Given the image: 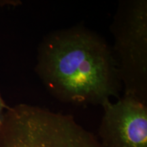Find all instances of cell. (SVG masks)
Masks as SVG:
<instances>
[{"label":"cell","mask_w":147,"mask_h":147,"mask_svg":"<svg viewBox=\"0 0 147 147\" xmlns=\"http://www.w3.org/2000/svg\"><path fill=\"white\" fill-rule=\"evenodd\" d=\"M36 71L51 94L76 105H101L123 89L111 47L82 27L56 31L38 49Z\"/></svg>","instance_id":"obj_1"},{"label":"cell","mask_w":147,"mask_h":147,"mask_svg":"<svg viewBox=\"0 0 147 147\" xmlns=\"http://www.w3.org/2000/svg\"><path fill=\"white\" fill-rule=\"evenodd\" d=\"M104 108L99 134L104 147H147V105L123 95Z\"/></svg>","instance_id":"obj_4"},{"label":"cell","mask_w":147,"mask_h":147,"mask_svg":"<svg viewBox=\"0 0 147 147\" xmlns=\"http://www.w3.org/2000/svg\"><path fill=\"white\" fill-rule=\"evenodd\" d=\"M0 147H104L73 117L19 104L5 111Z\"/></svg>","instance_id":"obj_2"},{"label":"cell","mask_w":147,"mask_h":147,"mask_svg":"<svg viewBox=\"0 0 147 147\" xmlns=\"http://www.w3.org/2000/svg\"><path fill=\"white\" fill-rule=\"evenodd\" d=\"M5 110H0V128L3 123V118H4V114Z\"/></svg>","instance_id":"obj_6"},{"label":"cell","mask_w":147,"mask_h":147,"mask_svg":"<svg viewBox=\"0 0 147 147\" xmlns=\"http://www.w3.org/2000/svg\"><path fill=\"white\" fill-rule=\"evenodd\" d=\"M10 108L8 105H6L4 100H3L2 97H1V93H0V110H6Z\"/></svg>","instance_id":"obj_5"},{"label":"cell","mask_w":147,"mask_h":147,"mask_svg":"<svg viewBox=\"0 0 147 147\" xmlns=\"http://www.w3.org/2000/svg\"><path fill=\"white\" fill-rule=\"evenodd\" d=\"M111 48L125 95L147 104V1L119 3L110 29Z\"/></svg>","instance_id":"obj_3"}]
</instances>
